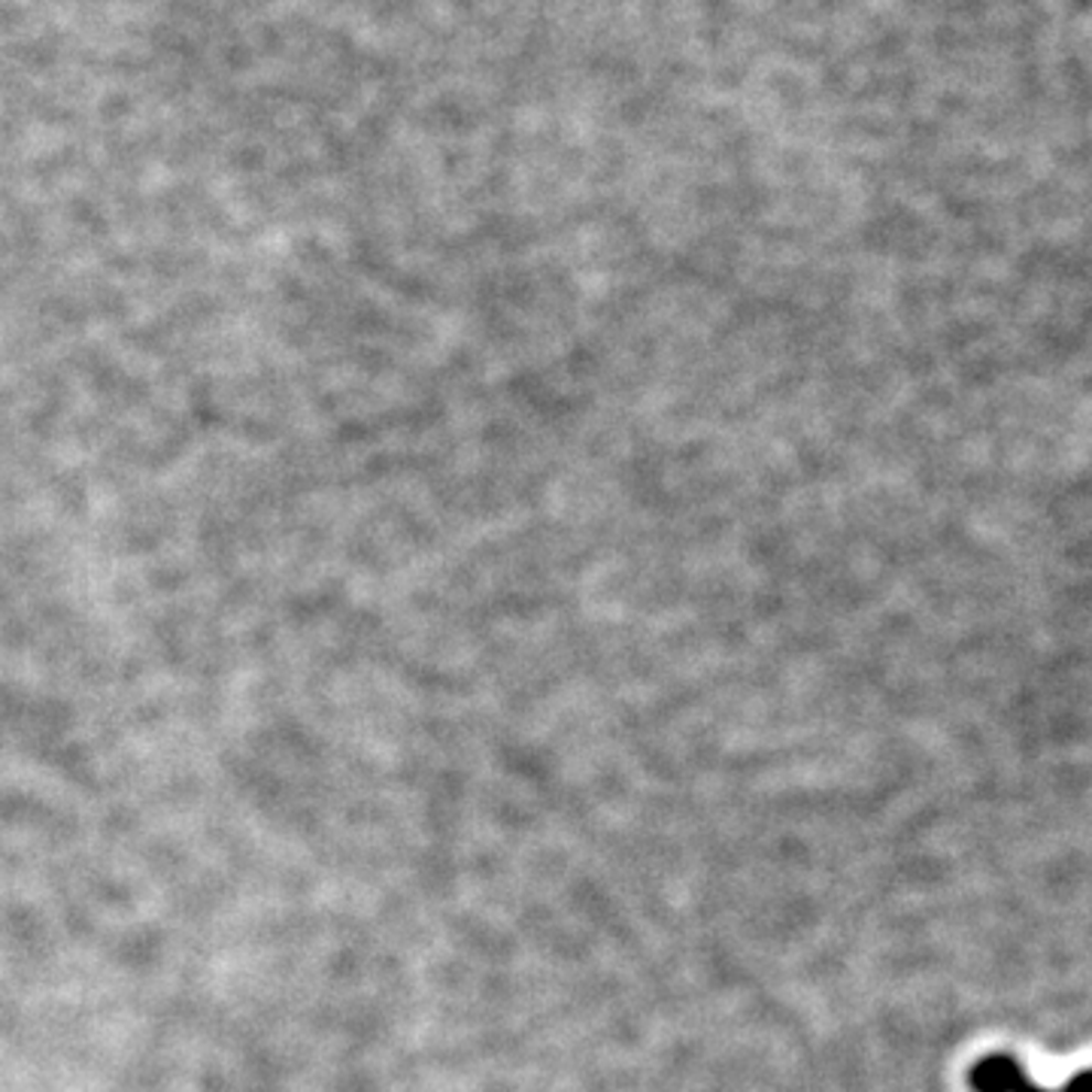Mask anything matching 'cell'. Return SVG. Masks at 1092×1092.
I'll return each mask as SVG.
<instances>
[{"instance_id":"6da1fadb","label":"cell","mask_w":1092,"mask_h":1092,"mask_svg":"<svg viewBox=\"0 0 1092 1092\" xmlns=\"http://www.w3.org/2000/svg\"><path fill=\"white\" fill-rule=\"evenodd\" d=\"M971 1086L977 1092H1047L1035 1086L1010 1056H986L971 1068Z\"/></svg>"},{"instance_id":"7a4b0ae2","label":"cell","mask_w":1092,"mask_h":1092,"mask_svg":"<svg viewBox=\"0 0 1092 1092\" xmlns=\"http://www.w3.org/2000/svg\"><path fill=\"white\" fill-rule=\"evenodd\" d=\"M1090 1080H1092V1074L1083 1068V1071H1078L1074 1078L1068 1080L1066 1083V1090L1062 1092H1090Z\"/></svg>"}]
</instances>
